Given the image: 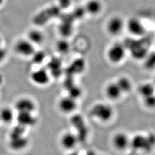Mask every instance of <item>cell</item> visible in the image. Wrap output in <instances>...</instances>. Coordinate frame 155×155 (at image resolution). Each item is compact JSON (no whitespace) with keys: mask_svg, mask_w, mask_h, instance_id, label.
Segmentation results:
<instances>
[{"mask_svg":"<svg viewBox=\"0 0 155 155\" xmlns=\"http://www.w3.org/2000/svg\"><path fill=\"white\" fill-rule=\"evenodd\" d=\"M90 114L94 119L104 123L109 122L114 114V110L112 106L105 102L95 104L90 110Z\"/></svg>","mask_w":155,"mask_h":155,"instance_id":"obj_2","label":"cell"},{"mask_svg":"<svg viewBox=\"0 0 155 155\" xmlns=\"http://www.w3.org/2000/svg\"><path fill=\"white\" fill-rule=\"evenodd\" d=\"M1 43H2V39L0 37V47H1Z\"/></svg>","mask_w":155,"mask_h":155,"instance_id":"obj_31","label":"cell"},{"mask_svg":"<svg viewBox=\"0 0 155 155\" xmlns=\"http://www.w3.org/2000/svg\"><path fill=\"white\" fill-rule=\"evenodd\" d=\"M14 50L17 55L24 58L32 57L36 50L35 45L27 39H21L17 41Z\"/></svg>","mask_w":155,"mask_h":155,"instance_id":"obj_5","label":"cell"},{"mask_svg":"<svg viewBox=\"0 0 155 155\" xmlns=\"http://www.w3.org/2000/svg\"><path fill=\"white\" fill-rule=\"evenodd\" d=\"M7 55V51L5 48L0 47V63L4 61Z\"/></svg>","mask_w":155,"mask_h":155,"instance_id":"obj_26","label":"cell"},{"mask_svg":"<svg viewBox=\"0 0 155 155\" xmlns=\"http://www.w3.org/2000/svg\"><path fill=\"white\" fill-rule=\"evenodd\" d=\"M45 35L43 32L38 29H32L28 31L27 39L34 45H41L45 40Z\"/></svg>","mask_w":155,"mask_h":155,"instance_id":"obj_17","label":"cell"},{"mask_svg":"<svg viewBox=\"0 0 155 155\" xmlns=\"http://www.w3.org/2000/svg\"><path fill=\"white\" fill-rule=\"evenodd\" d=\"M105 93L106 97L111 101L118 100L124 95L116 81L108 83L106 86Z\"/></svg>","mask_w":155,"mask_h":155,"instance_id":"obj_14","label":"cell"},{"mask_svg":"<svg viewBox=\"0 0 155 155\" xmlns=\"http://www.w3.org/2000/svg\"><path fill=\"white\" fill-rule=\"evenodd\" d=\"M127 50L129 49L133 58L136 59H143L147 56V50L144 45L137 41H131L130 45L124 44Z\"/></svg>","mask_w":155,"mask_h":155,"instance_id":"obj_12","label":"cell"},{"mask_svg":"<svg viewBox=\"0 0 155 155\" xmlns=\"http://www.w3.org/2000/svg\"><path fill=\"white\" fill-rule=\"evenodd\" d=\"M79 141L77 134L71 132H66L62 134L60 139V143L62 148L65 150H74Z\"/></svg>","mask_w":155,"mask_h":155,"instance_id":"obj_11","label":"cell"},{"mask_svg":"<svg viewBox=\"0 0 155 155\" xmlns=\"http://www.w3.org/2000/svg\"><path fill=\"white\" fill-rule=\"evenodd\" d=\"M130 151L129 152V153H128L127 155H141L140 153H139V152L133 150H129Z\"/></svg>","mask_w":155,"mask_h":155,"instance_id":"obj_27","label":"cell"},{"mask_svg":"<svg viewBox=\"0 0 155 155\" xmlns=\"http://www.w3.org/2000/svg\"><path fill=\"white\" fill-rule=\"evenodd\" d=\"M58 107L62 113L66 114H71L77 109V100L69 95L63 97L58 101Z\"/></svg>","mask_w":155,"mask_h":155,"instance_id":"obj_8","label":"cell"},{"mask_svg":"<svg viewBox=\"0 0 155 155\" xmlns=\"http://www.w3.org/2000/svg\"><path fill=\"white\" fill-rule=\"evenodd\" d=\"M70 45L65 40H61L56 45V48L61 54H66L70 50Z\"/></svg>","mask_w":155,"mask_h":155,"instance_id":"obj_21","label":"cell"},{"mask_svg":"<svg viewBox=\"0 0 155 155\" xmlns=\"http://www.w3.org/2000/svg\"><path fill=\"white\" fill-rule=\"evenodd\" d=\"M11 137L10 145L13 150H21L28 145V139L24 136V134L11 133Z\"/></svg>","mask_w":155,"mask_h":155,"instance_id":"obj_15","label":"cell"},{"mask_svg":"<svg viewBox=\"0 0 155 155\" xmlns=\"http://www.w3.org/2000/svg\"><path fill=\"white\" fill-rule=\"evenodd\" d=\"M17 121L18 125L27 128L34 126L37 122V119L32 113H18Z\"/></svg>","mask_w":155,"mask_h":155,"instance_id":"obj_13","label":"cell"},{"mask_svg":"<svg viewBox=\"0 0 155 155\" xmlns=\"http://www.w3.org/2000/svg\"><path fill=\"white\" fill-rule=\"evenodd\" d=\"M4 3V0H0V6L2 5Z\"/></svg>","mask_w":155,"mask_h":155,"instance_id":"obj_28","label":"cell"},{"mask_svg":"<svg viewBox=\"0 0 155 155\" xmlns=\"http://www.w3.org/2000/svg\"><path fill=\"white\" fill-rule=\"evenodd\" d=\"M144 106L148 109H155V94L148 97L142 100Z\"/></svg>","mask_w":155,"mask_h":155,"instance_id":"obj_22","label":"cell"},{"mask_svg":"<svg viewBox=\"0 0 155 155\" xmlns=\"http://www.w3.org/2000/svg\"><path fill=\"white\" fill-rule=\"evenodd\" d=\"M125 28V22L122 17L119 16H114L110 17L106 25L107 32L113 36L120 35Z\"/></svg>","mask_w":155,"mask_h":155,"instance_id":"obj_4","label":"cell"},{"mask_svg":"<svg viewBox=\"0 0 155 155\" xmlns=\"http://www.w3.org/2000/svg\"><path fill=\"white\" fill-rule=\"evenodd\" d=\"M152 83H153V85L155 86V78H154V79H153V82H152Z\"/></svg>","mask_w":155,"mask_h":155,"instance_id":"obj_30","label":"cell"},{"mask_svg":"<svg viewBox=\"0 0 155 155\" xmlns=\"http://www.w3.org/2000/svg\"><path fill=\"white\" fill-rule=\"evenodd\" d=\"M155 148V133H138L130 138L129 150L141 153L148 154L152 152Z\"/></svg>","mask_w":155,"mask_h":155,"instance_id":"obj_1","label":"cell"},{"mask_svg":"<svg viewBox=\"0 0 155 155\" xmlns=\"http://www.w3.org/2000/svg\"><path fill=\"white\" fill-rule=\"evenodd\" d=\"M68 155H79L77 153H71Z\"/></svg>","mask_w":155,"mask_h":155,"instance_id":"obj_29","label":"cell"},{"mask_svg":"<svg viewBox=\"0 0 155 155\" xmlns=\"http://www.w3.org/2000/svg\"><path fill=\"white\" fill-rule=\"evenodd\" d=\"M84 8L86 13L95 16L102 11L103 5L100 0H89L85 4Z\"/></svg>","mask_w":155,"mask_h":155,"instance_id":"obj_16","label":"cell"},{"mask_svg":"<svg viewBox=\"0 0 155 155\" xmlns=\"http://www.w3.org/2000/svg\"><path fill=\"white\" fill-rule=\"evenodd\" d=\"M58 4L62 9H67L71 6L72 0H58Z\"/></svg>","mask_w":155,"mask_h":155,"instance_id":"obj_24","label":"cell"},{"mask_svg":"<svg viewBox=\"0 0 155 155\" xmlns=\"http://www.w3.org/2000/svg\"><path fill=\"white\" fill-rule=\"evenodd\" d=\"M34 55L37 56L38 57H39V58H32L33 61L35 63L39 64L40 63H41V61H43L44 59L45 58V54L42 52H36L35 51V52L34 53Z\"/></svg>","mask_w":155,"mask_h":155,"instance_id":"obj_25","label":"cell"},{"mask_svg":"<svg viewBox=\"0 0 155 155\" xmlns=\"http://www.w3.org/2000/svg\"><path fill=\"white\" fill-rule=\"evenodd\" d=\"M120 89H121L122 94H127L131 91L133 84L130 79L125 76L118 78L116 81Z\"/></svg>","mask_w":155,"mask_h":155,"instance_id":"obj_19","label":"cell"},{"mask_svg":"<svg viewBox=\"0 0 155 155\" xmlns=\"http://www.w3.org/2000/svg\"><path fill=\"white\" fill-rule=\"evenodd\" d=\"M30 79L32 82L37 86H46L50 82V73L47 70L43 68H40L31 72Z\"/></svg>","mask_w":155,"mask_h":155,"instance_id":"obj_9","label":"cell"},{"mask_svg":"<svg viewBox=\"0 0 155 155\" xmlns=\"http://www.w3.org/2000/svg\"><path fill=\"white\" fill-rule=\"evenodd\" d=\"M15 107L18 113H34L36 109V104L32 99L28 97H23L17 101Z\"/></svg>","mask_w":155,"mask_h":155,"instance_id":"obj_10","label":"cell"},{"mask_svg":"<svg viewBox=\"0 0 155 155\" xmlns=\"http://www.w3.org/2000/svg\"><path fill=\"white\" fill-rule=\"evenodd\" d=\"M125 28L129 33L135 37H141L146 32L144 24L137 17L129 18L125 22Z\"/></svg>","mask_w":155,"mask_h":155,"instance_id":"obj_7","label":"cell"},{"mask_svg":"<svg viewBox=\"0 0 155 155\" xmlns=\"http://www.w3.org/2000/svg\"><path fill=\"white\" fill-rule=\"evenodd\" d=\"M14 113L10 107H3L0 110V121L5 124H9L14 118Z\"/></svg>","mask_w":155,"mask_h":155,"instance_id":"obj_20","label":"cell"},{"mask_svg":"<svg viewBox=\"0 0 155 155\" xmlns=\"http://www.w3.org/2000/svg\"><path fill=\"white\" fill-rule=\"evenodd\" d=\"M137 91L143 99L155 94V87L152 82H145L140 84Z\"/></svg>","mask_w":155,"mask_h":155,"instance_id":"obj_18","label":"cell"},{"mask_svg":"<svg viewBox=\"0 0 155 155\" xmlns=\"http://www.w3.org/2000/svg\"><path fill=\"white\" fill-rule=\"evenodd\" d=\"M127 50L124 43H115L111 45L107 51V58L113 64H120L125 58Z\"/></svg>","mask_w":155,"mask_h":155,"instance_id":"obj_3","label":"cell"},{"mask_svg":"<svg viewBox=\"0 0 155 155\" xmlns=\"http://www.w3.org/2000/svg\"><path fill=\"white\" fill-rule=\"evenodd\" d=\"M111 143L115 150L119 152H124L129 150L130 137L124 132H118L113 136Z\"/></svg>","mask_w":155,"mask_h":155,"instance_id":"obj_6","label":"cell"},{"mask_svg":"<svg viewBox=\"0 0 155 155\" xmlns=\"http://www.w3.org/2000/svg\"><path fill=\"white\" fill-rule=\"evenodd\" d=\"M145 67L148 69H152L155 67V55L148 56L147 62L145 63Z\"/></svg>","mask_w":155,"mask_h":155,"instance_id":"obj_23","label":"cell"}]
</instances>
